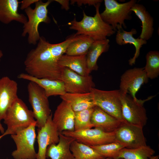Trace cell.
I'll return each mask as SVG.
<instances>
[{"instance_id":"6da1fadb","label":"cell","mask_w":159,"mask_h":159,"mask_svg":"<svg viewBox=\"0 0 159 159\" xmlns=\"http://www.w3.org/2000/svg\"><path fill=\"white\" fill-rule=\"evenodd\" d=\"M82 35L75 34L60 43L52 44L40 37L37 47L28 53L24 62L26 73L38 78L61 80L62 68L59 60L72 42Z\"/></svg>"},{"instance_id":"7a4b0ae2","label":"cell","mask_w":159,"mask_h":159,"mask_svg":"<svg viewBox=\"0 0 159 159\" xmlns=\"http://www.w3.org/2000/svg\"><path fill=\"white\" fill-rule=\"evenodd\" d=\"M100 3L95 6L96 14L94 16H88L84 11L83 17L80 21H77L75 18L69 22L70 29L77 31L76 35L88 36L94 41L107 39V37L115 32L112 27L105 23L102 19L99 12Z\"/></svg>"},{"instance_id":"3957f363","label":"cell","mask_w":159,"mask_h":159,"mask_svg":"<svg viewBox=\"0 0 159 159\" xmlns=\"http://www.w3.org/2000/svg\"><path fill=\"white\" fill-rule=\"evenodd\" d=\"M3 120L7 127L2 134L4 136L15 134L32 124H36L32 111L19 97L7 110Z\"/></svg>"},{"instance_id":"277c9868","label":"cell","mask_w":159,"mask_h":159,"mask_svg":"<svg viewBox=\"0 0 159 159\" xmlns=\"http://www.w3.org/2000/svg\"><path fill=\"white\" fill-rule=\"evenodd\" d=\"M49 0L44 2L38 0L35 4L34 9L29 7L24 10L28 20L24 24L22 36L25 37L27 34L28 37V41L29 44L35 45L40 37L38 31V27L42 22L49 23L50 19L48 16L47 7L52 1Z\"/></svg>"},{"instance_id":"5b68a950","label":"cell","mask_w":159,"mask_h":159,"mask_svg":"<svg viewBox=\"0 0 159 159\" xmlns=\"http://www.w3.org/2000/svg\"><path fill=\"white\" fill-rule=\"evenodd\" d=\"M27 89L29 101L36 122V127L40 128L44 125L52 113L48 97L44 89L34 82L29 81Z\"/></svg>"},{"instance_id":"8992f818","label":"cell","mask_w":159,"mask_h":159,"mask_svg":"<svg viewBox=\"0 0 159 159\" xmlns=\"http://www.w3.org/2000/svg\"><path fill=\"white\" fill-rule=\"evenodd\" d=\"M104 2L105 9L100 14L102 19L111 26L115 32L118 25L126 28L125 21L131 18L130 9L137 1L131 0L123 3H119L115 0H105Z\"/></svg>"},{"instance_id":"52a82bcc","label":"cell","mask_w":159,"mask_h":159,"mask_svg":"<svg viewBox=\"0 0 159 159\" xmlns=\"http://www.w3.org/2000/svg\"><path fill=\"white\" fill-rule=\"evenodd\" d=\"M91 92L95 106L122 122H127L122 115L121 93L119 90L105 91L93 88Z\"/></svg>"},{"instance_id":"ba28073f","label":"cell","mask_w":159,"mask_h":159,"mask_svg":"<svg viewBox=\"0 0 159 159\" xmlns=\"http://www.w3.org/2000/svg\"><path fill=\"white\" fill-rule=\"evenodd\" d=\"M36 124L21 130L11 135L16 146L11 153L14 159H36L37 153L34 145L36 138Z\"/></svg>"},{"instance_id":"9c48e42d","label":"cell","mask_w":159,"mask_h":159,"mask_svg":"<svg viewBox=\"0 0 159 159\" xmlns=\"http://www.w3.org/2000/svg\"><path fill=\"white\" fill-rule=\"evenodd\" d=\"M153 97L150 96L146 99L141 100L134 99L127 94H121L122 112L125 120L128 123L143 127L146 125L148 119L144 103Z\"/></svg>"},{"instance_id":"30bf717a","label":"cell","mask_w":159,"mask_h":159,"mask_svg":"<svg viewBox=\"0 0 159 159\" xmlns=\"http://www.w3.org/2000/svg\"><path fill=\"white\" fill-rule=\"evenodd\" d=\"M61 133L90 146L100 145L116 141L115 131L106 132L97 127L78 131H65Z\"/></svg>"},{"instance_id":"8fae6325","label":"cell","mask_w":159,"mask_h":159,"mask_svg":"<svg viewBox=\"0 0 159 159\" xmlns=\"http://www.w3.org/2000/svg\"><path fill=\"white\" fill-rule=\"evenodd\" d=\"M143 128L127 122L122 123L115 131L116 141L127 148L146 146Z\"/></svg>"},{"instance_id":"7c38bea8","label":"cell","mask_w":159,"mask_h":159,"mask_svg":"<svg viewBox=\"0 0 159 159\" xmlns=\"http://www.w3.org/2000/svg\"><path fill=\"white\" fill-rule=\"evenodd\" d=\"M61 80L64 83L67 93L90 92L95 87V84L91 75L82 76L67 67L62 68Z\"/></svg>"},{"instance_id":"4fadbf2b","label":"cell","mask_w":159,"mask_h":159,"mask_svg":"<svg viewBox=\"0 0 159 159\" xmlns=\"http://www.w3.org/2000/svg\"><path fill=\"white\" fill-rule=\"evenodd\" d=\"M144 68L135 67L126 70L121 76L119 90L122 94L130 92L134 99L141 86L148 82Z\"/></svg>"},{"instance_id":"5bb4252c","label":"cell","mask_w":159,"mask_h":159,"mask_svg":"<svg viewBox=\"0 0 159 159\" xmlns=\"http://www.w3.org/2000/svg\"><path fill=\"white\" fill-rule=\"evenodd\" d=\"M52 113L47 119L44 125L37 129V137L38 146L36 159H46V152L48 147L57 144L59 140V133L53 122Z\"/></svg>"},{"instance_id":"9a60e30c","label":"cell","mask_w":159,"mask_h":159,"mask_svg":"<svg viewBox=\"0 0 159 159\" xmlns=\"http://www.w3.org/2000/svg\"><path fill=\"white\" fill-rule=\"evenodd\" d=\"M18 84L7 76L0 78V120L7 110L18 97Z\"/></svg>"},{"instance_id":"2e32d148","label":"cell","mask_w":159,"mask_h":159,"mask_svg":"<svg viewBox=\"0 0 159 159\" xmlns=\"http://www.w3.org/2000/svg\"><path fill=\"white\" fill-rule=\"evenodd\" d=\"M74 112L70 105L62 100L58 105L52 120L59 132L74 131Z\"/></svg>"},{"instance_id":"e0dca14e","label":"cell","mask_w":159,"mask_h":159,"mask_svg":"<svg viewBox=\"0 0 159 159\" xmlns=\"http://www.w3.org/2000/svg\"><path fill=\"white\" fill-rule=\"evenodd\" d=\"M17 77L36 83L44 89L48 97L53 96H62L67 93L64 83L61 80L38 78L26 73H21Z\"/></svg>"},{"instance_id":"ac0fdd59","label":"cell","mask_w":159,"mask_h":159,"mask_svg":"<svg viewBox=\"0 0 159 159\" xmlns=\"http://www.w3.org/2000/svg\"><path fill=\"white\" fill-rule=\"evenodd\" d=\"M20 3L18 0H0V21L6 24L14 21L25 24L26 17L18 11Z\"/></svg>"},{"instance_id":"d6986e66","label":"cell","mask_w":159,"mask_h":159,"mask_svg":"<svg viewBox=\"0 0 159 159\" xmlns=\"http://www.w3.org/2000/svg\"><path fill=\"white\" fill-rule=\"evenodd\" d=\"M59 140L57 144L49 146L46 152V158L50 159H75L70 150L74 138L59 133Z\"/></svg>"},{"instance_id":"ffe728a7","label":"cell","mask_w":159,"mask_h":159,"mask_svg":"<svg viewBox=\"0 0 159 159\" xmlns=\"http://www.w3.org/2000/svg\"><path fill=\"white\" fill-rule=\"evenodd\" d=\"M91 122L94 127L107 132L115 131L122 123L97 106L94 107Z\"/></svg>"},{"instance_id":"44dd1931","label":"cell","mask_w":159,"mask_h":159,"mask_svg":"<svg viewBox=\"0 0 159 159\" xmlns=\"http://www.w3.org/2000/svg\"><path fill=\"white\" fill-rule=\"evenodd\" d=\"M117 30L115 41L118 44L122 45L129 43L133 44L135 47L134 56L128 61L129 65L132 66L135 64L136 59L140 55V48L143 45L146 44L147 41L139 37L135 38L133 37V35L137 33L135 29L133 28L130 31L127 32L124 30L122 27L118 25Z\"/></svg>"},{"instance_id":"7402d4cb","label":"cell","mask_w":159,"mask_h":159,"mask_svg":"<svg viewBox=\"0 0 159 159\" xmlns=\"http://www.w3.org/2000/svg\"><path fill=\"white\" fill-rule=\"evenodd\" d=\"M62 100L68 103L73 111L77 112L85 109L94 107L92 93H66L60 96Z\"/></svg>"},{"instance_id":"603a6c76","label":"cell","mask_w":159,"mask_h":159,"mask_svg":"<svg viewBox=\"0 0 159 159\" xmlns=\"http://www.w3.org/2000/svg\"><path fill=\"white\" fill-rule=\"evenodd\" d=\"M58 64L62 68H68L80 75L84 76L90 75L87 66L86 54H63L60 58Z\"/></svg>"},{"instance_id":"cb8c5ba5","label":"cell","mask_w":159,"mask_h":159,"mask_svg":"<svg viewBox=\"0 0 159 159\" xmlns=\"http://www.w3.org/2000/svg\"><path fill=\"white\" fill-rule=\"evenodd\" d=\"M131 11H133L141 21L142 28L139 38L147 41L151 38L154 31L153 19L143 5L136 3Z\"/></svg>"},{"instance_id":"d4e9b609","label":"cell","mask_w":159,"mask_h":159,"mask_svg":"<svg viewBox=\"0 0 159 159\" xmlns=\"http://www.w3.org/2000/svg\"><path fill=\"white\" fill-rule=\"evenodd\" d=\"M110 40L106 39L94 41L86 54L87 68L90 74L93 70H97V59L101 55L108 50Z\"/></svg>"},{"instance_id":"484cf974","label":"cell","mask_w":159,"mask_h":159,"mask_svg":"<svg viewBox=\"0 0 159 159\" xmlns=\"http://www.w3.org/2000/svg\"><path fill=\"white\" fill-rule=\"evenodd\" d=\"M155 153L147 145L134 148H125L120 150L114 159H150Z\"/></svg>"},{"instance_id":"4316f807","label":"cell","mask_w":159,"mask_h":159,"mask_svg":"<svg viewBox=\"0 0 159 159\" xmlns=\"http://www.w3.org/2000/svg\"><path fill=\"white\" fill-rule=\"evenodd\" d=\"M70 150L75 159H103L105 158L90 146L74 140Z\"/></svg>"},{"instance_id":"83f0119b","label":"cell","mask_w":159,"mask_h":159,"mask_svg":"<svg viewBox=\"0 0 159 159\" xmlns=\"http://www.w3.org/2000/svg\"><path fill=\"white\" fill-rule=\"evenodd\" d=\"M94 41V40L90 37L83 35L80 39L69 44L65 53L69 55L87 54L90 48Z\"/></svg>"},{"instance_id":"f1b7e54d","label":"cell","mask_w":159,"mask_h":159,"mask_svg":"<svg viewBox=\"0 0 159 159\" xmlns=\"http://www.w3.org/2000/svg\"><path fill=\"white\" fill-rule=\"evenodd\" d=\"M146 64L144 70L148 78L151 79L158 77L159 74V52L151 51L146 56Z\"/></svg>"},{"instance_id":"f546056e","label":"cell","mask_w":159,"mask_h":159,"mask_svg":"<svg viewBox=\"0 0 159 159\" xmlns=\"http://www.w3.org/2000/svg\"><path fill=\"white\" fill-rule=\"evenodd\" d=\"M93 108L74 112V131L85 130L94 127L91 122Z\"/></svg>"},{"instance_id":"4dcf8cb0","label":"cell","mask_w":159,"mask_h":159,"mask_svg":"<svg viewBox=\"0 0 159 159\" xmlns=\"http://www.w3.org/2000/svg\"><path fill=\"white\" fill-rule=\"evenodd\" d=\"M105 158L114 159L117 154L124 146L116 141L100 145L90 146Z\"/></svg>"},{"instance_id":"1f68e13d","label":"cell","mask_w":159,"mask_h":159,"mask_svg":"<svg viewBox=\"0 0 159 159\" xmlns=\"http://www.w3.org/2000/svg\"><path fill=\"white\" fill-rule=\"evenodd\" d=\"M102 0H71V4H73L76 3L78 6H81L82 4H88L89 6L94 5V6L97 4L100 3Z\"/></svg>"},{"instance_id":"d6a6232c","label":"cell","mask_w":159,"mask_h":159,"mask_svg":"<svg viewBox=\"0 0 159 159\" xmlns=\"http://www.w3.org/2000/svg\"><path fill=\"white\" fill-rule=\"evenodd\" d=\"M38 0H23L21 1L20 9L21 10H25L30 7V5L35 3Z\"/></svg>"},{"instance_id":"836d02e7","label":"cell","mask_w":159,"mask_h":159,"mask_svg":"<svg viewBox=\"0 0 159 159\" xmlns=\"http://www.w3.org/2000/svg\"><path fill=\"white\" fill-rule=\"evenodd\" d=\"M56 1L59 3L61 5L62 8L66 10L69 9V1L64 0H55Z\"/></svg>"},{"instance_id":"e575fe53","label":"cell","mask_w":159,"mask_h":159,"mask_svg":"<svg viewBox=\"0 0 159 159\" xmlns=\"http://www.w3.org/2000/svg\"><path fill=\"white\" fill-rule=\"evenodd\" d=\"M0 131L2 134H3L4 132V129L1 123V121L0 120Z\"/></svg>"},{"instance_id":"d590c367","label":"cell","mask_w":159,"mask_h":159,"mask_svg":"<svg viewBox=\"0 0 159 159\" xmlns=\"http://www.w3.org/2000/svg\"><path fill=\"white\" fill-rule=\"evenodd\" d=\"M150 159H159V155H158L155 156L153 155Z\"/></svg>"},{"instance_id":"8d00e7d4","label":"cell","mask_w":159,"mask_h":159,"mask_svg":"<svg viewBox=\"0 0 159 159\" xmlns=\"http://www.w3.org/2000/svg\"><path fill=\"white\" fill-rule=\"evenodd\" d=\"M3 56V54L2 51L0 50V61L1 60V58Z\"/></svg>"},{"instance_id":"74e56055","label":"cell","mask_w":159,"mask_h":159,"mask_svg":"<svg viewBox=\"0 0 159 159\" xmlns=\"http://www.w3.org/2000/svg\"><path fill=\"white\" fill-rule=\"evenodd\" d=\"M103 159H113L112 158H106Z\"/></svg>"},{"instance_id":"f35d334b","label":"cell","mask_w":159,"mask_h":159,"mask_svg":"<svg viewBox=\"0 0 159 159\" xmlns=\"http://www.w3.org/2000/svg\"><path fill=\"white\" fill-rule=\"evenodd\" d=\"M4 136V135L2 134L0 136V139H1Z\"/></svg>"},{"instance_id":"ab89813d","label":"cell","mask_w":159,"mask_h":159,"mask_svg":"<svg viewBox=\"0 0 159 159\" xmlns=\"http://www.w3.org/2000/svg\"></svg>"}]
</instances>
